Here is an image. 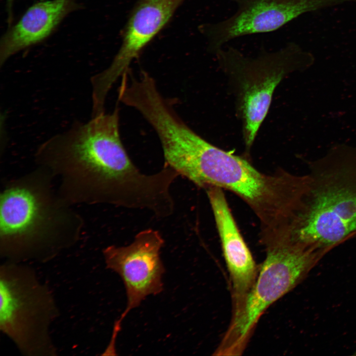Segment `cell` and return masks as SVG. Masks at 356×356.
Returning a JSON list of instances; mask_svg holds the SVG:
<instances>
[{
	"instance_id": "11",
	"label": "cell",
	"mask_w": 356,
	"mask_h": 356,
	"mask_svg": "<svg viewBox=\"0 0 356 356\" xmlns=\"http://www.w3.org/2000/svg\"><path fill=\"white\" fill-rule=\"evenodd\" d=\"M79 8L75 0H45L31 5L2 37L0 65L13 55L45 40L67 15Z\"/></svg>"
},
{
	"instance_id": "4",
	"label": "cell",
	"mask_w": 356,
	"mask_h": 356,
	"mask_svg": "<svg viewBox=\"0 0 356 356\" xmlns=\"http://www.w3.org/2000/svg\"><path fill=\"white\" fill-rule=\"evenodd\" d=\"M264 245L266 259L251 290L232 308L229 326L215 352L218 356L242 355L263 314L302 280L321 250L291 236Z\"/></svg>"
},
{
	"instance_id": "8",
	"label": "cell",
	"mask_w": 356,
	"mask_h": 356,
	"mask_svg": "<svg viewBox=\"0 0 356 356\" xmlns=\"http://www.w3.org/2000/svg\"><path fill=\"white\" fill-rule=\"evenodd\" d=\"M164 242L159 231L149 228L138 233L128 246L111 245L103 250L106 267L122 278L127 299L125 310L114 324L111 340L115 341L121 323L131 311L148 296L163 291L165 269L160 253Z\"/></svg>"
},
{
	"instance_id": "7",
	"label": "cell",
	"mask_w": 356,
	"mask_h": 356,
	"mask_svg": "<svg viewBox=\"0 0 356 356\" xmlns=\"http://www.w3.org/2000/svg\"><path fill=\"white\" fill-rule=\"evenodd\" d=\"M353 0H232L233 15L220 21L203 24L200 31L209 50L215 53L239 37L276 31L309 12L350 2Z\"/></svg>"
},
{
	"instance_id": "10",
	"label": "cell",
	"mask_w": 356,
	"mask_h": 356,
	"mask_svg": "<svg viewBox=\"0 0 356 356\" xmlns=\"http://www.w3.org/2000/svg\"><path fill=\"white\" fill-rule=\"evenodd\" d=\"M205 190L229 274L233 308L238 306L251 290L259 269L240 234L222 189L209 186Z\"/></svg>"
},
{
	"instance_id": "3",
	"label": "cell",
	"mask_w": 356,
	"mask_h": 356,
	"mask_svg": "<svg viewBox=\"0 0 356 356\" xmlns=\"http://www.w3.org/2000/svg\"><path fill=\"white\" fill-rule=\"evenodd\" d=\"M310 187L295 220V240L325 249L356 234V148H339L313 161Z\"/></svg>"
},
{
	"instance_id": "2",
	"label": "cell",
	"mask_w": 356,
	"mask_h": 356,
	"mask_svg": "<svg viewBox=\"0 0 356 356\" xmlns=\"http://www.w3.org/2000/svg\"><path fill=\"white\" fill-rule=\"evenodd\" d=\"M44 169L6 182L0 196V253L8 261L48 260L74 245L82 217L59 196Z\"/></svg>"
},
{
	"instance_id": "12",
	"label": "cell",
	"mask_w": 356,
	"mask_h": 356,
	"mask_svg": "<svg viewBox=\"0 0 356 356\" xmlns=\"http://www.w3.org/2000/svg\"><path fill=\"white\" fill-rule=\"evenodd\" d=\"M15 0H6V10L7 12V20L9 26L10 25L13 20L12 7Z\"/></svg>"
},
{
	"instance_id": "5",
	"label": "cell",
	"mask_w": 356,
	"mask_h": 356,
	"mask_svg": "<svg viewBox=\"0 0 356 356\" xmlns=\"http://www.w3.org/2000/svg\"><path fill=\"white\" fill-rule=\"evenodd\" d=\"M215 54L235 89L245 146L249 150L267 116L277 86L289 73L311 65L313 56L293 42L275 51L263 48L255 57H247L231 46L223 47Z\"/></svg>"
},
{
	"instance_id": "9",
	"label": "cell",
	"mask_w": 356,
	"mask_h": 356,
	"mask_svg": "<svg viewBox=\"0 0 356 356\" xmlns=\"http://www.w3.org/2000/svg\"><path fill=\"white\" fill-rule=\"evenodd\" d=\"M185 0H138L125 27L121 45L110 66L91 78L94 91L106 96L133 61L168 23Z\"/></svg>"
},
{
	"instance_id": "1",
	"label": "cell",
	"mask_w": 356,
	"mask_h": 356,
	"mask_svg": "<svg viewBox=\"0 0 356 356\" xmlns=\"http://www.w3.org/2000/svg\"><path fill=\"white\" fill-rule=\"evenodd\" d=\"M35 159L59 179L58 194L72 206L107 204L154 212L168 194L165 171L142 174L129 157L120 137L117 106L48 139Z\"/></svg>"
},
{
	"instance_id": "6",
	"label": "cell",
	"mask_w": 356,
	"mask_h": 356,
	"mask_svg": "<svg viewBox=\"0 0 356 356\" xmlns=\"http://www.w3.org/2000/svg\"><path fill=\"white\" fill-rule=\"evenodd\" d=\"M0 329L28 356H55L49 326L58 315L52 293L30 267L8 261L0 268Z\"/></svg>"
}]
</instances>
